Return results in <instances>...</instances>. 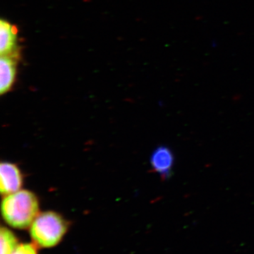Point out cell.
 <instances>
[{
  "mask_svg": "<svg viewBox=\"0 0 254 254\" xmlns=\"http://www.w3.org/2000/svg\"><path fill=\"white\" fill-rule=\"evenodd\" d=\"M1 210L3 219L9 226L23 230L31 227L39 214V200L31 190H21L4 195Z\"/></svg>",
  "mask_w": 254,
  "mask_h": 254,
  "instance_id": "obj_1",
  "label": "cell"
},
{
  "mask_svg": "<svg viewBox=\"0 0 254 254\" xmlns=\"http://www.w3.org/2000/svg\"><path fill=\"white\" fill-rule=\"evenodd\" d=\"M67 229L68 222L61 215L46 211L38 214L30 227V234L36 245L51 248L61 242Z\"/></svg>",
  "mask_w": 254,
  "mask_h": 254,
  "instance_id": "obj_2",
  "label": "cell"
},
{
  "mask_svg": "<svg viewBox=\"0 0 254 254\" xmlns=\"http://www.w3.org/2000/svg\"><path fill=\"white\" fill-rule=\"evenodd\" d=\"M23 177L21 170L16 164L2 162L0 165V191L6 195L21 190Z\"/></svg>",
  "mask_w": 254,
  "mask_h": 254,
  "instance_id": "obj_3",
  "label": "cell"
},
{
  "mask_svg": "<svg viewBox=\"0 0 254 254\" xmlns=\"http://www.w3.org/2000/svg\"><path fill=\"white\" fill-rule=\"evenodd\" d=\"M0 53L20 59L21 51L18 43V28L6 20L0 21Z\"/></svg>",
  "mask_w": 254,
  "mask_h": 254,
  "instance_id": "obj_4",
  "label": "cell"
},
{
  "mask_svg": "<svg viewBox=\"0 0 254 254\" xmlns=\"http://www.w3.org/2000/svg\"><path fill=\"white\" fill-rule=\"evenodd\" d=\"M150 162L153 171L166 179L171 175L175 164V155L168 147L159 146L152 153Z\"/></svg>",
  "mask_w": 254,
  "mask_h": 254,
  "instance_id": "obj_5",
  "label": "cell"
},
{
  "mask_svg": "<svg viewBox=\"0 0 254 254\" xmlns=\"http://www.w3.org/2000/svg\"><path fill=\"white\" fill-rule=\"evenodd\" d=\"M18 58L1 56L0 59V93L6 94L11 91L16 81L17 74Z\"/></svg>",
  "mask_w": 254,
  "mask_h": 254,
  "instance_id": "obj_6",
  "label": "cell"
},
{
  "mask_svg": "<svg viewBox=\"0 0 254 254\" xmlns=\"http://www.w3.org/2000/svg\"><path fill=\"white\" fill-rule=\"evenodd\" d=\"M1 254H12L18 246L17 239L11 230L2 227L0 231Z\"/></svg>",
  "mask_w": 254,
  "mask_h": 254,
  "instance_id": "obj_7",
  "label": "cell"
},
{
  "mask_svg": "<svg viewBox=\"0 0 254 254\" xmlns=\"http://www.w3.org/2000/svg\"><path fill=\"white\" fill-rule=\"evenodd\" d=\"M12 254H38L36 247L31 244L18 245Z\"/></svg>",
  "mask_w": 254,
  "mask_h": 254,
  "instance_id": "obj_8",
  "label": "cell"
}]
</instances>
